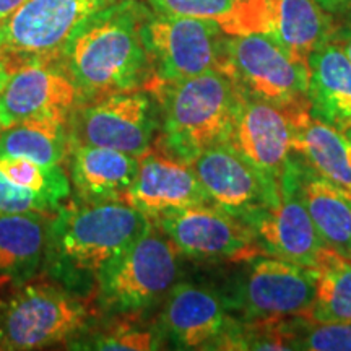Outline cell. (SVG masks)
Masks as SVG:
<instances>
[{"mask_svg":"<svg viewBox=\"0 0 351 351\" xmlns=\"http://www.w3.org/2000/svg\"><path fill=\"white\" fill-rule=\"evenodd\" d=\"M301 191L306 208L327 247L351 257V194L301 165Z\"/></svg>","mask_w":351,"mask_h":351,"instance_id":"603a6c76","label":"cell"},{"mask_svg":"<svg viewBox=\"0 0 351 351\" xmlns=\"http://www.w3.org/2000/svg\"><path fill=\"white\" fill-rule=\"evenodd\" d=\"M26 0H0V21L10 16L16 8L23 5Z\"/></svg>","mask_w":351,"mask_h":351,"instance_id":"d6a6232c","label":"cell"},{"mask_svg":"<svg viewBox=\"0 0 351 351\" xmlns=\"http://www.w3.org/2000/svg\"><path fill=\"white\" fill-rule=\"evenodd\" d=\"M0 173L16 186L49 197L57 204L70 195V179L60 165H41L23 156L0 155Z\"/></svg>","mask_w":351,"mask_h":351,"instance_id":"484cf974","label":"cell"},{"mask_svg":"<svg viewBox=\"0 0 351 351\" xmlns=\"http://www.w3.org/2000/svg\"><path fill=\"white\" fill-rule=\"evenodd\" d=\"M78 91L54 60H28L10 67L0 95V130L47 112H69Z\"/></svg>","mask_w":351,"mask_h":351,"instance_id":"e0dca14e","label":"cell"},{"mask_svg":"<svg viewBox=\"0 0 351 351\" xmlns=\"http://www.w3.org/2000/svg\"><path fill=\"white\" fill-rule=\"evenodd\" d=\"M152 91L114 93L86 104L69 127L70 145H93L142 156L160 125Z\"/></svg>","mask_w":351,"mask_h":351,"instance_id":"9c48e42d","label":"cell"},{"mask_svg":"<svg viewBox=\"0 0 351 351\" xmlns=\"http://www.w3.org/2000/svg\"><path fill=\"white\" fill-rule=\"evenodd\" d=\"M51 219L46 213L0 215V283H23L44 265Z\"/></svg>","mask_w":351,"mask_h":351,"instance_id":"44dd1931","label":"cell"},{"mask_svg":"<svg viewBox=\"0 0 351 351\" xmlns=\"http://www.w3.org/2000/svg\"><path fill=\"white\" fill-rule=\"evenodd\" d=\"M317 2L324 10L332 13V15L351 10V0H317Z\"/></svg>","mask_w":351,"mask_h":351,"instance_id":"1f68e13d","label":"cell"},{"mask_svg":"<svg viewBox=\"0 0 351 351\" xmlns=\"http://www.w3.org/2000/svg\"><path fill=\"white\" fill-rule=\"evenodd\" d=\"M296 346L311 351H351V322H309Z\"/></svg>","mask_w":351,"mask_h":351,"instance_id":"f546056e","label":"cell"},{"mask_svg":"<svg viewBox=\"0 0 351 351\" xmlns=\"http://www.w3.org/2000/svg\"><path fill=\"white\" fill-rule=\"evenodd\" d=\"M150 225L152 218L124 200L60 207L51 219L44 267L57 283L85 295Z\"/></svg>","mask_w":351,"mask_h":351,"instance_id":"7a4b0ae2","label":"cell"},{"mask_svg":"<svg viewBox=\"0 0 351 351\" xmlns=\"http://www.w3.org/2000/svg\"><path fill=\"white\" fill-rule=\"evenodd\" d=\"M160 116V152L191 161L215 145L230 142L241 90L223 70L184 80L153 83Z\"/></svg>","mask_w":351,"mask_h":351,"instance_id":"3957f363","label":"cell"},{"mask_svg":"<svg viewBox=\"0 0 351 351\" xmlns=\"http://www.w3.org/2000/svg\"><path fill=\"white\" fill-rule=\"evenodd\" d=\"M244 95L288 112L309 111V69L261 33L228 34L225 69Z\"/></svg>","mask_w":351,"mask_h":351,"instance_id":"8992f818","label":"cell"},{"mask_svg":"<svg viewBox=\"0 0 351 351\" xmlns=\"http://www.w3.org/2000/svg\"><path fill=\"white\" fill-rule=\"evenodd\" d=\"M60 208V204L49 197L20 187L0 173V215L7 213H46Z\"/></svg>","mask_w":351,"mask_h":351,"instance_id":"f1b7e54d","label":"cell"},{"mask_svg":"<svg viewBox=\"0 0 351 351\" xmlns=\"http://www.w3.org/2000/svg\"><path fill=\"white\" fill-rule=\"evenodd\" d=\"M69 169L83 202L124 200L138 169V156L93 145H70Z\"/></svg>","mask_w":351,"mask_h":351,"instance_id":"ffe728a7","label":"cell"},{"mask_svg":"<svg viewBox=\"0 0 351 351\" xmlns=\"http://www.w3.org/2000/svg\"><path fill=\"white\" fill-rule=\"evenodd\" d=\"M314 270L315 298L306 322H351V257L326 247Z\"/></svg>","mask_w":351,"mask_h":351,"instance_id":"d4e9b609","label":"cell"},{"mask_svg":"<svg viewBox=\"0 0 351 351\" xmlns=\"http://www.w3.org/2000/svg\"><path fill=\"white\" fill-rule=\"evenodd\" d=\"M314 298V267L263 257L252 262L241 287L238 307L247 324H274L288 317L307 320Z\"/></svg>","mask_w":351,"mask_h":351,"instance_id":"4fadbf2b","label":"cell"},{"mask_svg":"<svg viewBox=\"0 0 351 351\" xmlns=\"http://www.w3.org/2000/svg\"><path fill=\"white\" fill-rule=\"evenodd\" d=\"M231 327L228 306L212 289L194 283H174L169 289L160 315V333L174 348H212Z\"/></svg>","mask_w":351,"mask_h":351,"instance_id":"2e32d148","label":"cell"},{"mask_svg":"<svg viewBox=\"0 0 351 351\" xmlns=\"http://www.w3.org/2000/svg\"><path fill=\"white\" fill-rule=\"evenodd\" d=\"M210 204L245 221L278 197V186L262 178L230 142L215 145L191 161Z\"/></svg>","mask_w":351,"mask_h":351,"instance_id":"9a60e30c","label":"cell"},{"mask_svg":"<svg viewBox=\"0 0 351 351\" xmlns=\"http://www.w3.org/2000/svg\"><path fill=\"white\" fill-rule=\"evenodd\" d=\"M293 152L315 173L351 194V140L345 132L314 119L309 111L298 112Z\"/></svg>","mask_w":351,"mask_h":351,"instance_id":"7402d4cb","label":"cell"},{"mask_svg":"<svg viewBox=\"0 0 351 351\" xmlns=\"http://www.w3.org/2000/svg\"><path fill=\"white\" fill-rule=\"evenodd\" d=\"M345 15L343 21L339 26L335 25V32H333L332 38L339 43V46L351 60V10L345 12Z\"/></svg>","mask_w":351,"mask_h":351,"instance_id":"4dcf8cb0","label":"cell"},{"mask_svg":"<svg viewBox=\"0 0 351 351\" xmlns=\"http://www.w3.org/2000/svg\"><path fill=\"white\" fill-rule=\"evenodd\" d=\"M307 99L314 119L346 132L351 129V60L335 39L313 52L307 60Z\"/></svg>","mask_w":351,"mask_h":351,"instance_id":"d6986e66","label":"cell"},{"mask_svg":"<svg viewBox=\"0 0 351 351\" xmlns=\"http://www.w3.org/2000/svg\"><path fill=\"white\" fill-rule=\"evenodd\" d=\"M161 333L134 326V324H114L106 330L95 333L91 339L82 337L80 340L70 341L73 350H132L147 351L161 348Z\"/></svg>","mask_w":351,"mask_h":351,"instance_id":"4316f807","label":"cell"},{"mask_svg":"<svg viewBox=\"0 0 351 351\" xmlns=\"http://www.w3.org/2000/svg\"><path fill=\"white\" fill-rule=\"evenodd\" d=\"M124 202L152 219L174 210L210 204L192 166L160 150H148L138 158L137 174Z\"/></svg>","mask_w":351,"mask_h":351,"instance_id":"ac0fdd59","label":"cell"},{"mask_svg":"<svg viewBox=\"0 0 351 351\" xmlns=\"http://www.w3.org/2000/svg\"><path fill=\"white\" fill-rule=\"evenodd\" d=\"M142 36L153 72L150 86L225 69L228 33L218 21L168 15L150 8Z\"/></svg>","mask_w":351,"mask_h":351,"instance_id":"52a82bcc","label":"cell"},{"mask_svg":"<svg viewBox=\"0 0 351 351\" xmlns=\"http://www.w3.org/2000/svg\"><path fill=\"white\" fill-rule=\"evenodd\" d=\"M332 13L317 0H239L228 34L261 33L307 64L313 52L332 39Z\"/></svg>","mask_w":351,"mask_h":351,"instance_id":"7c38bea8","label":"cell"},{"mask_svg":"<svg viewBox=\"0 0 351 351\" xmlns=\"http://www.w3.org/2000/svg\"><path fill=\"white\" fill-rule=\"evenodd\" d=\"M8 75H10V67H8V64H0V95H2L3 86H5V83L8 80Z\"/></svg>","mask_w":351,"mask_h":351,"instance_id":"836d02e7","label":"cell"},{"mask_svg":"<svg viewBox=\"0 0 351 351\" xmlns=\"http://www.w3.org/2000/svg\"><path fill=\"white\" fill-rule=\"evenodd\" d=\"M116 0H26L0 21V49L8 67L52 60L77 26Z\"/></svg>","mask_w":351,"mask_h":351,"instance_id":"ba28073f","label":"cell"},{"mask_svg":"<svg viewBox=\"0 0 351 351\" xmlns=\"http://www.w3.org/2000/svg\"><path fill=\"white\" fill-rule=\"evenodd\" d=\"M345 134H346V135H348V138L351 140V129H350V130H346V132H345Z\"/></svg>","mask_w":351,"mask_h":351,"instance_id":"d590c367","label":"cell"},{"mask_svg":"<svg viewBox=\"0 0 351 351\" xmlns=\"http://www.w3.org/2000/svg\"><path fill=\"white\" fill-rule=\"evenodd\" d=\"M91 311L59 283H19L0 300V350L28 351L70 343L83 335Z\"/></svg>","mask_w":351,"mask_h":351,"instance_id":"277c9868","label":"cell"},{"mask_svg":"<svg viewBox=\"0 0 351 351\" xmlns=\"http://www.w3.org/2000/svg\"><path fill=\"white\" fill-rule=\"evenodd\" d=\"M148 12L142 0H116L70 34L52 60L73 82L78 101L150 86L153 72L142 36Z\"/></svg>","mask_w":351,"mask_h":351,"instance_id":"6da1fadb","label":"cell"},{"mask_svg":"<svg viewBox=\"0 0 351 351\" xmlns=\"http://www.w3.org/2000/svg\"><path fill=\"white\" fill-rule=\"evenodd\" d=\"M0 64H5V56H3L2 49H0Z\"/></svg>","mask_w":351,"mask_h":351,"instance_id":"e575fe53","label":"cell"},{"mask_svg":"<svg viewBox=\"0 0 351 351\" xmlns=\"http://www.w3.org/2000/svg\"><path fill=\"white\" fill-rule=\"evenodd\" d=\"M179 254L195 261L251 262L265 256L243 219L213 204H202L153 218Z\"/></svg>","mask_w":351,"mask_h":351,"instance_id":"30bf717a","label":"cell"},{"mask_svg":"<svg viewBox=\"0 0 351 351\" xmlns=\"http://www.w3.org/2000/svg\"><path fill=\"white\" fill-rule=\"evenodd\" d=\"M178 254L152 219L148 230L99 274L98 306L109 314H135L150 307L174 287Z\"/></svg>","mask_w":351,"mask_h":351,"instance_id":"5b68a950","label":"cell"},{"mask_svg":"<svg viewBox=\"0 0 351 351\" xmlns=\"http://www.w3.org/2000/svg\"><path fill=\"white\" fill-rule=\"evenodd\" d=\"M265 256L314 267L324 249L301 191V163L289 158L278 181V197L269 207L245 219Z\"/></svg>","mask_w":351,"mask_h":351,"instance_id":"8fae6325","label":"cell"},{"mask_svg":"<svg viewBox=\"0 0 351 351\" xmlns=\"http://www.w3.org/2000/svg\"><path fill=\"white\" fill-rule=\"evenodd\" d=\"M69 112H47L0 130V155L60 165L70 150Z\"/></svg>","mask_w":351,"mask_h":351,"instance_id":"cb8c5ba5","label":"cell"},{"mask_svg":"<svg viewBox=\"0 0 351 351\" xmlns=\"http://www.w3.org/2000/svg\"><path fill=\"white\" fill-rule=\"evenodd\" d=\"M302 112V111H301ZM295 114L241 91L230 143L267 181L278 186L293 156Z\"/></svg>","mask_w":351,"mask_h":351,"instance_id":"5bb4252c","label":"cell"},{"mask_svg":"<svg viewBox=\"0 0 351 351\" xmlns=\"http://www.w3.org/2000/svg\"><path fill=\"white\" fill-rule=\"evenodd\" d=\"M155 12L176 16L213 20L225 29L234 19L239 0H145Z\"/></svg>","mask_w":351,"mask_h":351,"instance_id":"83f0119b","label":"cell"}]
</instances>
